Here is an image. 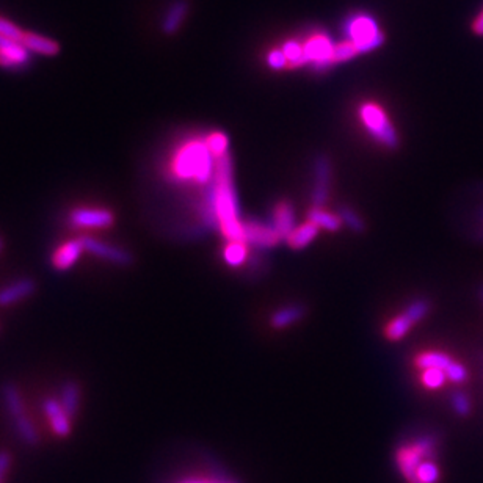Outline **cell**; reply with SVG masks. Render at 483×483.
<instances>
[{
    "label": "cell",
    "instance_id": "6da1fadb",
    "mask_svg": "<svg viewBox=\"0 0 483 483\" xmlns=\"http://www.w3.org/2000/svg\"><path fill=\"white\" fill-rule=\"evenodd\" d=\"M229 154L217 159L214 179L208 186L203 203V217L208 225H217L226 242H245V222L240 220L236 190L232 186Z\"/></svg>",
    "mask_w": 483,
    "mask_h": 483
},
{
    "label": "cell",
    "instance_id": "7a4b0ae2",
    "mask_svg": "<svg viewBox=\"0 0 483 483\" xmlns=\"http://www.w3.org/2000/svg\"><path fill=\"white\" fill-rule=\"evenodd\" d=\"M217 159L210 154L204 137L189 138L176 148L169 160V176L181 184L209 186L215 174Z\"/></svg>",
    "mask_w": 483,
    "mask_h": 483
},
{
    "label": "cell",
    "instance_id": "3957f363",
    "mask_svg": "<svg viewBox=\"0 0 483 483\" xmlns=\"http://www.w3.org/2000/svg\"><path fill=\"white\" fill-rule=\"evenodd\" d=\"M359 119L366 131L371 133V137L376 143L383 145L388 149H395L399 146V135H397L394 126L390 124L388 115L375 102H364L359 105Z\"/></svg>",
    "mask_w": 483,
    "mask_h": 483
},
{
    "label": "cell",
    "instance_id": "277c9868",
    "mask_svg": "<svg viewBox=\"0 0 483 483\" xmlns=\"http://www.w3.org/2000/svg\"><path fill=\"white\" fill-rule=\"evenodd\" d=\"M436 452V441L431 436H421L410 444H403L395 451L397 470L408 483H415L417 466L425 458H431Z\"/></svg>",
    "mask_w": 483,
    "mask_h": 483
},
{
    "label": "cell",
    "instance_id": "5b68a950",
    "mask_svg": "<svg viewBox=\"0 0 483 483\" xmlns=\"http://www.w3.org/2000/svg\"><path fill=\"white\" fill-rule=\"evenodd\" d=\"M347 33L350 40L358 46L359 52H369L378 47L383 42V33L378 30V25L369 16H354L347 23Z\"/></svg>",
    "mask_w": 483,
    "mask_h": 483
},
{
    "label": "cell",
    "instance_id": "8992f818",
    "mask_svg": "<svg viewBox=\"0 0 483 483\" xmlns=\"http://www.w3.org/2000/svg\"><path fill=\"white\" fill-rule=\"evenodd\" d=\"M80 240L85 246V251L93 254L95 258L107 261L110 262V264H115V266H123V267L131 266L133 262L132 254L127 250H124V248L112 245V244H105V242H101L88 236H82Z\"/></svg>",
    "mask_w": 483,
    "mask_h": 483
},
{
    "label": "cell",
    "instance_id": "52a82bcc",
    "mask_svg": "<svg viewBox=\"0 0 483 483\" xmlns=\"http://www.w3.org/2000/svg\"><path fill=\"white\" fill-rule=\"evenodd\" d=\"M303 44L308 65L311 63L317 71H322L325 68L335 65V61H333V47H335V44H333L326 35H312V37L304 41Z\"/></svg>",
    "mask_w": 483,
    "mask_h": 483
},
{
    "label": "cell",
    "instance_id": "ba28073f",
    "mask_svg": "<svg viewBox=\"0 0 483 483\" xmlns=\"http://www.w3.org/2000/svg\"><path fill=\"white\" fill-rule=\"evenodd\" d=\"M69 222L74 228L80 229L110 228L115 223V215L109 209L76 208L69 212Z\"/></svg>",
    "mask_w": 483,
    "mask_h": 483
},
{
    "label": "cell",
    "instance_id": "9c48e42d",
    "mask_svg": "<svg viewBox=\"0 0 483 483\" xmlns=\"http://www.w3.org/2000/svg\"><path fill=\"white\" fill-rule=\"evenodd\" d=\"M281 236L273 228L272 223H264L259 220H246L245 222V242L261 250L273 248L281 242Z\"/></svg>",
    "mask_w": 483,
    "mask_h": 483
},
{
    "label": "cell",
    "instance_id": "30bf717a",
    "mask_svg": "<svg viewBox=\"0 0 483 483\" xmlns=\"http://www.w3.org/2000/svg\"><path fill=\"white\" fill-rule=\"evenodd\" d=\"M331 165L326 157H318L314 163V187H312V205L323 208L330 196Z\"/></svg>",
    "mask_w": 483,
    "mask_h": 483
},
{
    "label": "cell",
    "instance_id": "8fae6325",
    "mask_svg": "<svg viewBox=\"0 0 483 483\" xmlns=\"http://www.w3.org/2000/svg\"><path fill=\"white\" fill-rule=\"evenodd\" d=\"M83 251H85V246L80 239L68 240L54 251L52 267L55 270H59V272H66V270L73 268L76 262L80 259Z\"/></svg>",
    "mask_w": 483,
    "mask_h": 483
},
{
    "label": "cell",
    "instance_id": "7c38bea8",
    "mask_svg": "<svg viewBox=\"0 0 483 483\" xmlns=\"http://www.w3.org/2000/svg\"><path fill=\"white\" fill-rule=\"evenodd\" d=\"M42 410L47 416V421L51 424V429L59 438H66L71 435V417L63 410L60 400L46 399L42 403Z\"/></svg>",
    "mask_w": 483,
    "mask_h": 483
},
{
    "label": "cell",
    "instance_id": "4fadbf2b",
    "mask_svg": "<svg viewBox=\"0 0 483 483\" xmlns=\"http://www.w3.org/2000/svg\"><path fill=\"white\" fill-rule=\"evenodd\" d=\"M37 290V282L32 278H20L8 286L0 289V306H11L20 300H25L27 297L33 295Z\"/></svg>",
    "mask_w": 483,
    "mask_h": 483
},
{
    "label": "cell",
    "instance_id": "5bb4252c",
    "mask_svg": "<svg viewBox=\"0 0 483 483\" xmlns=\"http://www.w3.org/2000/svg\"><path fill=\"white\" fill-rule=\"evenodd\" d=\"M272 225L280 236L286 240L290 231L295 228V212L292 204L287 201L276 203L272 209Z\"/></svg>",
    "mask_w": 483,
    "mask_h": 483
},
{
    "label": "cell",
    "instance_id": "9a60e30c",
    "mask_svg": "<svg viewBox=\"0 0 483 483\" xmlns=\"http://www.w3.org/2000/svg\"><path fill=\"white\" fill-rule=\"evenodd\" d=\"M416 325L415 318L411 317L407 309H403L399 314L394 316L390 321L385 325V338L388 340H393V342H397V340H402L405 336L408 335V333L413 330V326Z\"/></svg>",
    "mask_w": 483,
    "mask_h": 483
},
{
    "label": "cell",
    "instance_id": "2e32d148",
    "mask_svg": "<svg viewBox=\"0 0 483 483\" xmlns=\"http://www.w3.org/2000/svg\"><path fill=\"white\" fill-rule=\"evenodd\" d=\"M318 231H321V228L308 220V222L295 226L286 237V242L292 250H303V248H306L318 236Z\"/></svg>",
    "mask_w": 483,
    "mask_h": 483
},
{
    "label": "cell",
    "instance_id": "e0dca14e",
    "mask_svg": "<svg viewBox=\"0 0 483 483\" xmlns=\"http://www.w3.org/2000/svg\"><path fill=\"white\" fill-rule=\"evenodd\" d=\"M20 44H23L27 51L40 54V55L55 56L60 54L59 42L51 38L41 37V35H37V33H24Z\"/></svg>",
    "mask_w": 483,
    "mask_h": 483
},
{
    "label": "cell",
    "instance_id": "ac0fdd59",
    "mask_svg": "<svg viewBox=\"0 0 483 483\" xmlns=\"http://www.w3.org/2000/svg\"><path fill=\"white\" fill-rule=\"evenodd\" d=\"M2 399L13 422L27 417L23 397H20L19 389L14 386L13 383H6V385L2 386Z\"/></svg>",
    "mask_w": 483,
    "mask_h": 483
},
{
    "label": "cell",
    "instance_id": "d6986e66",
    "mask_svg": "<svg viewBox=\"0 0 483 483\" xmlns=\"http://www.w3.org/2000/svg\"><path fill=\"white\" fill-rule=\"evenodd\" d=\"M59 400L61 403L63 410L66 411V415L71 419H74L77 413H79V408H80V386L73 380L65 381L60 389Z\"/></svg>",
    "mask_w": 483,
    "mask_h": 483
},
{
    "label": "cell",
    "instance_id": "ffe728a7",
    "mask_svg": "<svg viewBox=\"0 0 483 483\" xmlns=\"http://www.w3.org/2000/svg\"><path fill=\"white\" fill-rule=\"evenodd\" d=\"M308 220L314 225H317L321 229L336 232L342 226V218L339 214H331V212L325 210L323 208H318V205H312L308 210Z\"/></svg>",
    "mask_w": 483,
    "mask_h": 483
},
{
    "label": "cell",
    "instance_id": "44dd1931",
    "mask_svg": "<svg viewBox=\"0 0 483 483\" xmlns=\"http://www.w3.org/2000/svg\"><path fill=\"white\" fill-rule=\"evenodd\" d=\"M452 361L453 359L451 358L449 353L441 350H427L416 354L415 366L421 369V371H424V369H443V371H446V367Z\"/></svg>",
    "mask_w": 483,
    "mask_h": 483
},
{
    "label": "cell",
    "instance_id": "7402d4cb",
    "mask_svg": "<svg viewBox=\"0 0 483 483\" xmlns=\"http://www.w3.org/2000/svg\"><path fill=\"white\" fill-rule=\"evenodd\" d=\"M0 54L8 56L19 68H24L30 63V51H27L20 42L5 38L2 35H0Z\"/></svg>",
    "mask_w": 483,
    "mask_h": 483
},
{
    "label": "cell",
    "instance_id": "603a6c76",
    "mask_svg": "<svg viewBox=\"0 0 483 483\" xmlns=\"http://www.w3.org/2000/svg\"><path fill=\"white\" fill-rule=\"evenodd\" d=\"M303 314H304L303 306H300V304H290V306H284V308H280L278 311H275L272 317H270V325L278 330L287 328V326L300 321Z\"/></svg>",
    "mask_w": 483,
    "mask_h": 483
},
{
    "label": "cell",
    "instance_id": "cb8c5ba5",
    "mask_svg": "<svg viewBox=\"0 0 483 483\" xmlns=\"http://www.w3.org/2000/svg\"><path fill=\"white\" fill-rule=\"evenodd\" d=\"M248 244L246 242H226V245L223 246V261L232 268H237L245 266V262L250 258V254H248Z\"/></svg>",
    "mask_w": 483,
    "mask_h": 483
},
{
    "label": "cell",
    "instance_id": "d4e9b609",
    "mask_svg": "<svg viewBox=\"0 0 483 483\" xmlns=\"http://www.w3.org/2000/svg\"><path fill=\"white\" fill-rule=\"evenodd\" d=\"M187 8H189V5H187L186 0H177V2H174L172 6H169V10L167 11L165 18H163V20H162L163 33L172 35V33L177 32V28L181 27L184 18H186Z\"/></svg>",
    "mask_w": 483,
    "mask_h": 483
},
{
    "label": "cell",
    "instance_id": "484cf974",
    "mask_svg": "<svg viewBox=\"0 0 483 483\" xmlns=\"http://www.w3.org/2000/svg\"><path fill=\"white\" fill-rule=\"evenodd\" d=\"M281 49L284 55H286L289 68H300L308 65L306 54H304V44H302V42L290 40L284 42V46Z\"/></svg>",
    "mask_w": 483,
    "mask_h": 483
},
{
    "label": "cell",
    "instance_id": "4316f807",
    "mask_svg": "<svg viewBox=\"0 0 483 483\" xmlns=\"http://www.w3.org/2000/svg\"><path fill=\"white\" fill-rule=\"evenodd\" d=\"M205 140V145H208L210 154L214 155L215 159L223 157V155L229 154V140L226 137V133L215 131V132H210L204 137Z\"/></svg>",
    "mask_w": 483,
    "mask_h": 483
},
{
    "label": "cell",
    "instance_id": "83f0119b",
    "mask_svg": "<svg viewBox=\"0 0 483 483\" xmlns=\"http://www.w3.org/2000/svg\"><path fill=\"white\" fill-rule=\"evenodd\" d=\"M446 381H447V376L443 369H424L421 374V383L425 389H430V390L441 389Z\"/></svg>",
    "mask_w": 483,
    "mask_h": 483
},
{
    "label": "cell",
    "instance_id": "f1b7e54d",
    "mask_svg": "<svg viewBox=\"0 0 483 483\" xmlns=\"http://www.w3.org/2000/svg\"><path fill=\"white\" fill-rule=\"evenodd\" d=\"M358 54H361L359 49L352 40L340 41V42H338V44H335V47H333V61L335 63L349 61L353 59V56H357Z\"/></svg>",
    "mask_w": 483,
    "mask_h": 483
},
{
    "label": "cell",
    "instance_id": "f546056e",
    "mask_svg": "<svg viewBox=\"0 0 483 483\" xmlns=\"http://www.w3.org/2000/svg\"><path fill=\"white\" fill-rule=\"evenodd\" d=\"M405 309H407L408 314L415 318V322L419 323L422 318L427 317L430 312V302L425 300V298H416V300L410 302L408 306Z\"/></svg>",
    "mask_w": 483,
    "mask_h": 483
},
{
    "label": "cell",
    "instance_id": "4dcf8cb0",
    "mask_svg": "<svg viewBox=\"0 0 483 483\" xmlns=\"http://www.w3.org/2000/svg\"><path fill=\"white\" fill-rule=\"evenodd\" d=\"M446 376L447 380L455 383V385H461V383H465L467 380V369L461 364V362L457 361H452L449 366L446 367Z\"/></svg>",
    "mask_w": 483,
    "mask_h": 483
},
{
    "label": "cell",
    "instance_id": "1f68e13d",
    "mask_svg": "<svg viewBox=\"0 0 483 483\" xmlns=\"http://www.w3.org/2000/svg\"><path fill=\"white\" fill-rule=\"evenodd\" d=\"M451 405H452L453 411H455V413L460 416H467L471 413L470 397H467L465 393H461V390H457V393L452 394Z\"/></svg>",
    "mask_w": 483,
    "mask_h": 483
},
{
    "label": "cell",
    "instance_id": "d6a6232c",
    "mask_svg": "<svg viewBox=\"0 0 483 483\" xmlns=\"http://www.w3.org/2000/svg\"><path fill=\"white\" fill-rule=\"evenodd\" d=\"M340 218H342V223L349 226L352 231H357L361 232L364 229V222H362L361 217L357 214V212L352 210L350 208H344L340 209Z\"/></svg>",
    "mask_w": 483,
    "mask_h": 483
},
{
    "label": "cell",
    "instance_id": "836d02e7",
    "mask_svg": "<svg viewBox=\"0 0 483 483\" xmlns=\"http://www.w3.org/2000/svg\"><path fill=\"white\" fill-rule=\"evenodd\" d=\"M0 35H2V37H5V38H10L13 41L20 42L23 41L24 32L20 30L18 25H14L13 23H10V20L0 18Z\"/></svg>",
    "mask_w": 483,
    "mask_h": 483
},
{
    "label": "cell",
    "instance_id": "e575fe53",
    "mask_svg": "<svg viewBox=\"0 0 483 483\" xmlns=\"http://www.w3.org/2000/svg\"><path fill=\"white\" fill-rule=\"evenodd\" d=\"M267 63L270 68L273 69H284L287 66V59L286 55H284L282 49H273V51H270L267 55Z\"/></svg>",
    "mask_w": 483,
    "mask_h": 483
},
{
    "label": "cell",
    "instance_id": "d590c367",
    "mask_svg": "<svg viewBox=\"0 0 483 483\" xmlns=\"http://www.w3.org/2000/svg\"><path fill=\"white\" fill-rule=\"evenodd\" d=\"M11 465V457L6 451H0V482H2L4 475L8 472Z\"/></svg>",
    "mask_w": 483,
    "mask_h": 483
},
{
    "label": "cell",
    "instance_id": "8d00e7d4",
    "mask_svg": "<svg viewBox=\"0 0 483 483\" xmlns=\"http://www.w3.org/2000/svg\"><path fill=\"white\" fill-rule=\"evenodd\" d=\"M472 30H474V33H477V35H483V11L479 14L477 19L474 20V24H472Z\"/></svg>",
    "mask_w": 483,
    "mask_h": 483
},
{
    "label": "cell",
    "instance_id": "74e56055",
    "mask_svg": "<svg viewBox=\"0 0 483 483\" xmlns=\"http://www.w3.org/2000/svg\"><path fill=\"white\" fill-rule=\"evenodd\" d=\"M186 483H214V482H209V480H193V482H186Z\"/></svg>",
    "mask_w": 483,
    "mask_h": 483
},
{
    "label": "cell",
    "instance_id": "f35d334b",
    "mask_svg": "<svg viewBox=\"0 0 483 483\" xmlns=\"http://www.w3.org/2000/svg\"><path fill=\"white\" fill-rule=\"evenodd\" d=\"M2 245H4V242H2V239H0V250H2Z\"/></svg>",
    "mask_w": 483,
    "mask_h": 483
},
{
    "label": "cell",
    "instance_id": "ab89813d",
    "mask_svg": "<svg viewBox=\"0 0 483 483\" xmlns=\"http://www.w3.org/2000/svg\"><path fill=\"white\" fill-rule=\"evenodd\" d=\"M482 222H483V212H482ZM482 237H483V234H482Z\"/></svg>",
    "mask_w": 483,
    "mask_h": 483
},
{
    "label": "cell",
    "instance_id": "60d3db41",
    "mask_svg": "<svg viewBox=\"0 0 483 483\" xmlns=\"http://www.w3.org/2000/svg\"><path fill=\"white\" fill-rule=\"evenodd\" d=\"M482 298H483V289H482Z\"/></svg>",
    "mask_w": 483,
    "mask_h": 483
},
{
    "label": "cell",
    "instance_id": "b9f144b4",
    "mask_svg": "<svg viewBox=\"0 0 483 483\" xmlns=\"http://www.w3.org/2000/svg\"><path fill=\"white\" fill-rule=\"evenodd\" d=\"M0 483H2V482H0Z\"/></svg>",
    "mask_w": 483,
    "mask_h": 483
}]
</instances>
